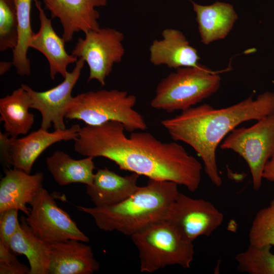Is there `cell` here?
Wrapping results in <instances>:
<instances>
[{
    "instance_id": "obj_1",
    "label": "cell",
    "mask_w": 274,
    "mask_h": 274,
    "mask_svg": "<svg viewBox=\"0 0 274 274\" xmlns=\"http://www.w3.org/2000/svg\"><path fill=\"white\" fill-rule=\"evenodd\" d=\"M118 121L81 127L74 140L76 152L84 156L102 157L121 170L149 179L172 181L191 192L199 187L202 166L176 142L163 143L152 134L132 132L129 137Z\"/></svg>"
},
{
    "instance_id": "obj_2",
    "label": "cell",
    "mask_w": 274,
    "mask_h": 274,
    "mask_svg": "<svg viewBox=\"0 0 274 274\" xmlns=\"http://www.w3.org/2000/svg\"><path fill=\"white\" fill-rule=\"evenodd\" d=\"M274 111V92L265 91L254 99L251 95L228 107L217 109L204 104L191 107L161 121L172 139L191 146L201 158L211 182L222 184L216 160V150L223 139L241 123L258 120Z\"/></svg>"
},
{
    "instance_id": "obj_3",
    "label": "cell",
    "mask_w": 274,
    "mask_h": 274,
    "mask_svg": "<svg viewBox=\"0 0 274 274\" xmlns=\"http://www.w3.org/2000/svg\"><path fill=\"white\" fill-rule=\"evenodd\" d=\"M178 184L168 181L149 179L147 184L116 204L105 207L77 206L90 215L105 231H117L131 236L150 224L163 220L180 192Z\"/></svg>"
},
{
    "instance_id": "obj_4",
    "label": "cell",
    "mask_w": 274,
    "mask_h": 274,
    "mask_svg": "<svg viewBox=\"0 0 274 274\" xmlns=\"http://www.w3.org/2000/svg\"><path fill=\"white\" fill-rule=\"evenodd\" d=\"M136 97L117 89L87 91L73 97L65 119L79 120L87 125H99L109 121L121 123L130 132L144 131L147 124L133 107Z\"/></svg>"
},
{
    "instance_id": "obj_5",
    "label": "cell",
    "mask_w": 274,
    "mask_h": 274,
    "mask_svg": "<svg viewBox=\"0 0 274 274\" xmlns=\"http://www.w3.org/2000/svg\"><path fill=\"white\" fill-rule=\"evenodd\" d=\"M130 237L139 251L141 272L152 273L173 265L190 268L194 254L193 242L168 222L152 223Z\"/></svg>"
},
{
    "instance_id": "obj_6",
    "label": "cell",
    "mask_w": 274,
    "mask_h": 274,
    "mask_svg": "<svg viewBox=\"0 0 274 274\" xmlns=\"http://www.w3.org/2000/svg\"><path fill=\"white\" fill-rule=\"evenodd\" d=\"M221 77L201 64L176 69L157 84L152 108L168 113L185 111L219 89Z\"/></svg>"
},
{
    "instance_id": "obj_7",
    "label": "cell",
    "mask_w": 274,
    "mask_h": 274,
    "mask_svg": "<svg viewBox=\"0 0 274 274\" xmlns=\"http://www.w3.org/2000/svg\"><path fill=\"white\" fill-rule=\"evenodd\" d=\"M223 150H230L247 163L253 187L261 186L262 172L267 162L274 156V111L248 127L235 128L221 144Z\"/></svg>"
},
{
    "instance_id": "obj_8",
    "label": "cell",
    "mask_w": 274,
    "mask_h": 274,
    "mask_svg": "<svg viewBox=\"0 0 274 274\" xmlns=\"http://www.w3.org/2000/svg\"><path fill=\"white\" fill-rule=\"evenodd\" d=\"M85 35L84 38H78L72 54L87 63L89 68L88 82L95 80L104 86L114 64L121 62L124 55V35L110 27H100Z\"/></svg>"
},
{
    "instance_id": "obj_9",
    "label": "cell",
    "mask_w": 274,
    "mask_h": 274,
    "mask_svg": "<svg viewBox=\"0 0 274 274\" xmlns=\"http://www.w3.org/2000/svg\"><path fill=\"white\" fill-rule=\"evenodd\" d=\"M30 205V213L25 220L33 233L41 239L49 243L68 239L89 242V237L43 187Z\"/></svg>"
},
{
    "instance_id": "obj_10",
    "label": "cell",
    "mask_w": 274,
    "mask_h": 274,
    "mask_svg": "<svg viewBox=\"0 0 274 274\" xmlns=\"http://www.w3.org/2000/svg\"><path fill=\"white\" fill-rule=\"evenodd\" d=\"M164 220L193 242L199 236H210L222 224L224 215L211 202L179 192Z\"/></svg>"
},
{
    "instance_id": "obj_11",
    "label": "cell",
    "mask_w": 274,
    "mask_h": 274,
    "mask_svg": "<svg viewBox=\"0 0 274 274\" xmlns=\"http://www.w3.org/2000/svg\"><path fill=\"white\" fill-rule=\"evenodd\" d=\"M85 61L78 58L71 72H67L63 81L52 88L44 91H37L26 84H22L31 99V109L41 114V128L48 130L52 125L54 129H65L64 121L68 107L73 97L72 90L78 81Z\"/></svg>"
},
{
    "instance_id": "obj_12",
    "label": "cell",
    "mask_w": 274,
    "mask_h": 274,
    "mask_svg": "<svg viewBox=\"0 0 274 274\" xmlns=\"http://www.w3.org/2000/svg\"><path fill=\"white\" fill-rule=\"evenodd\" d=\"M52 18L59 19L62 25V38L68 42L74 35L100 28L99 14L96 8L106 5L107 0H43Z\"/></svg>"
},
{
    "instance_id": "obj_13",
    "label": "cell",
    "mask_w": 274,
    "mask_h": 274,
    "mask_svg": "<svg viewBox=\"0 0 274 274\" xmlns=\"http://www.w3.org/2000/svg\"><path fill=\"white\" fill-rule=\"evenodd\" d=\"M80 128L79 125L74 124L68 128L54 129L52 132L40 128L24 137H10L12 166L30 174L34 163L45 150L56 143L74 140Z\"/></svg>"
},
{
    "instance_id": "obj_14",
    "label": "cell",
    "mask_w": 274,
    "mask_h": 274,
    "mask_svg": "<svg viewBox=\"0 0 274 274\" xmlns=\"http://www.w3.org/2000/svg\"><path fill=\"white\" fill-rule=\"evenodd\" d=\"M84 242L68 239L50 243L49 274H92L100 265L91 248Z\"/></svg>"
},
{
    "instance_id": "obj_15",
    "label": "cell",
    "mask_w": 274,
    "mask_h": 274,
    "mask_svg": "<svg viewBox=\"0 0 274 274\" xmlns=\"http://www.w3.org/2000/svg\"><path fill=\"white\" fill-rule=\"evenodd\" d=\"M33 1L39 12L40 27L39 31L32 35L29 47L40 51L46 57L49 65L50 76L53 80L58 74L64 78L68 72V65L76 63L78 58L66 52L65 42L54 30L51 20L46 15L41 2Z\"/></svg>"
},
{
    "instance_id": "obj_16",
    "label": "cell",
    "mask_w": 274,
    "mask_h": 274,
    "mask_svg": "<svg viewBox=\"0 0 274 274\" xmlns=\"http://www.w3.org/2000/svg\"><path fill=\"white\" fill-rule=\"evenodd\" d=\"M44 174L38 172L31 175L16 168H8L0 182V213L15 209L27 216L30 204L43 188Z\"/></svg>"
},
{
    "instance_id": "obj_17",
    "label": "cell",
    "mask_w": 274,
    "mask_h": 274,
    "mask_svg": "<svg viewBox=\"0 0 274 274\" xmlns=\"http://www.w3.org/2000/svg\"><path fill=\"white\" fill-rule=\"evenodd\" d=\"M162 37L161 40H154L149 48L150 61L153 65H165L175 69L200 65L197 50L181 31L166 28L162 31Z\"/></svg>"
},
{
    "instance_id": "obj_18",
    "label": "cell",
    "mask_w": 274,
    "mask_h": 274,
    "mask_svg": "<svg viewBox=\"0 0 274 274\" xmlns=\"http://www.w3.org/2000/svg\"><path fill=\"white\" fill-rule=\"evenodd\" d=\"M139 175L132 173L121 176L107 168L98 169L86 193L94 207H105L118 203L133 194L140 187Z\"/></svg>"
},
{
    "instance_id": "obj_19",
    "label": "cell",
    "mask_w": 274,
    "mask_h": 274,
    "mask_svg": "<svg viewBox=\"0 0 274 274\" xmlns=\"http://www.w3.org/2000/svg\"><path fill=\"white\" fill-rule=\"evenodd\" d=\"M201 41L209 45L224 39L232 29L238 16L233 6L216 2L210 5L192 2Z\"/></svg>"
},
{
    "instance_id": "obj_20",
    "label": "cell",
    "mask_w": 274,
    "mask_h": 274,
    "mask_svg": "<svg viewBox=\"0 0 274 274\" xmlns=\"http://www.w3.org/2000/svg\"><path fill=\"white\" fill-rule=\"evenodd\" d=\"M9 249L14 254L27 258L29 274H49L50 243L33 233L24 217H21V223L10 239Z\"/></svg>"
},
{
    "instance_id": "obj_21",
    "label": "cell",
    "mask_w": 274,
    "mask_h": 274,
    "mask_svg": "<svg viewBox=\"0 0 274 274\" xmlns=\"http://www.w3.org/2000/svg\"><path fill=\"white\" fill-rule=\"evenodd\" d=\"M31 104L28 92L21 86L0 99V120L11 137L26 134L31 128L34 115L28 111Z\"/></svg>"
},
{
    "instance_id": "obj_22",
    "label": "cell",
    "mask_w": 274,
    "mask_h": 274,
    "mask_svg": "<svg viewBox=\"0 0 274 274\" xmlns=\"http://www.w3.org/2000/svg\"><path fill=\"white\" fill-rule=\"evenodd\" d=\"M93 158L87 156L74 159L64 152L56 151L46 158V164L54 180L60 186L73 183L90 186L94 176Z\"/></svg>"
},
{
    "instance_id": "obj_23",
    "label": "cell",
    "mask_w": 274,
    "mask_h": 274,
    "mask_svg": "<svg viewBox=\"0 0 274 274\" xmlns=\"http://www.w3.org/2000/svg\"><path fill=\"white\" fill-rule=\"evenodd\" d=\"M18 21L17 44L13 49V65L20 76H29L30 61L27 57L29 43L34 32L31 25L32 0H14Z\"/></svg>"
},
{
    "instance_id": "obj_24",
    "label": "cell",
    "mask_w": 274,
    "mask_h": 274,
    "mask_svg": "<svg viewBox=\"0 0 274 274\" xmlns=\"http://www.w3.org/2000/svg\"><path fill=\"white\" fill-rule=\"evenodd\" d=\"M271 247L250 244L235 257L238 270L249 274H274V254Z\"/></svg>"
},
{
    "instance_id": "obj_25",
    "label": "cell",
    "mask_w": 274,
    "mask_h": 274,
    "mask_svg": "<svg viewBox=\"0 0 274 274\" xmlns=\"http://www.w3.org/2000/svg\"><path fill=\"white\" fill-rule=\"evenodd\" d=\"M250 244L274 246V198L256 214L249 230Z\"/></svg>"
},
{
    "instance_id": "obj_26",
    "label": "cell",
    "mask_w": 274,
    "mask_h": 274,
    "mask_svg": "<svg viewBox=\"0 0 274 274\" xmlns=\"http://www.w3.org/2000/svg\"><path fill=\"white\" fill-rule=\"evenodd\" d=\"M18 38V21L14 0H0V51L14 49Z\"/></svg>"
},
{
    "instance_id": "obj_27",
    "label": "cell",
    "mask_w": 274,
    "mask_h": 274,
    "mask_svg": "<svg viewBox=\"0 0 274 274\" xmlns=\"http://www.w3.org/2000/svg\"><path fill=\"white\" fill-rule=\"evenodd\" d=\"M18 211L12 209L0 213V244L9 249L10 239L20 224Z\"/></svg>"
},
{
    "instance_id": "obj_28",
    "label": "cell",
    "mask_w": 274,
    "mask_h": 274,
    "mask_svg": "<svg viewBox=\"0 0 274 274\" xmlns=\"http://www.w3.org/2000/svg\"><path fill=\"white\" fill-rule=\"evenodd\" d=\"M29 267L20 263L10 249L0 244V273L29 274Z\"/></svg>"
},
{
    "instance_id": "obj_29",
    "label": "cell",
    "mask_w": 274,
    "mask_h": 274,
    "mask_svg": "<svg viewBox=\"0 0 274 274\" xmlns=\"http://www.w3.org/2000/svg\"><path fill=\"white\" fill-rule=\"evenodd\" d=\"M10 135L7 133H0L1 159L8 167L12 166L10 154Z\"/></svg>"
},
{
    "instance_id": "obj_30",
    "label": "cell",
    "mask_w": 274,
    "mask_h": 274,
    "mask_svg": "<svg viewBox=\"0 0 274 274\" xmlns=\"http://www.w3.org/2000/svg\"><path fill=\"white\" fill-rule=\"evenodd\" d=\"M262 179L274 182V156L265 164L262 172Z\"/></svg>"
},
{
    "instance_id": "obj_31",
    "label": "cell",
    "mask_w": 274,
    "mask_h": 274,
    "mask_svg": "<svg viewBox=\"0 0 274 274\" xmlns=\"http://www.w3.org/2000/svg\"><path fill=\"white\" fill-rule=\"evenodd\" d=\"M13 62H1L0 63V75H3L6 73L11 67Z\"/></svg>"
}]
</instances>
